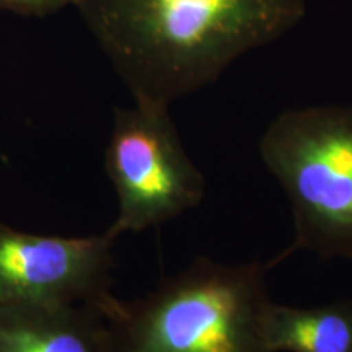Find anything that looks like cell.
I'll return each mask as SVG.
<instances>
[{
    "mask_svg": "<svg viewBox=\"0 0 352 352\" xmlns=\"http://www.w3.org/2000/svg\"><path fill=\"white\" fill-rule=\"evenodd\" d=\"M132 100L171 104L305 16V0H78Z\"/></svg>",
    "mask_w": 352,
    "mask_h": 352,
    "instance_id": "obj_1",
    "label": "cell"
},
{
    "mask_svg": "<svg viewBox=\"0 0 352 352\" xmlns=\"http://www.w3.org/2000/svg\"><path fill=\"white\" fill-rule=\"evenodd\" d=\"M266 270L197 258L139 300L116 297L103 315L109 352H270Z\"/></svg>",
    "mask_w": 352,
    "mask_h": 352,
    "instance_id": "obj_2",
    "label": "cell"
},
{
    "mask_svg": "<svg viewBox=\"0 0 352 352\" xmlns=\"http://www.w3.org/2000/svg\"><path fill=\"white\" fill-rule=\"evenodd\" d=\"M259 155L294 215L292 243L267 270L296 252L352 259V108L284 111L264 131Z\"/></svg>",
    "mask_w": 352,
    "mask_h": 352,
    "instance_id": "obj_3",
    "label": "cell"
},
{
    "mask_svg": "<svg viewBox=\"0 0 352 352\" xmlns=\"http://www.w3.org/2000/svg\"><path fill=\"white\" fill-rule=\"evenodd\" d=\"M104 170L118 199L108 233L114 240L178 217L201 204L206 179L184 151L170 104L134 100L116 108Z\"/></svg>",
    "mask_w": 352,
    "mask_h": 352,
    "instance_id": "obj_4",
    "label": "cell"
},
{
    "mask_svg": "<svg viewBox=\"0 0 352 352\" xmlns=\"http://www.w3.org/2000/svg\"><path fill=\"white\" fill-rule=\"evenodd\" d=\"M114 243L108 232L43 235L0 222V305H90L104 315L116 300Z\"/></svg>",
    "mask_w": 352,
    "mask_h": 352,
    "instance_id": "obj_5",
    "label": "cell"
},
{
    "mask_svg": "<svg viewBox=\"0 0 352 352\" xmlns=\"http://www.w3.org/2000/svg\"><path fill=\"white\" fill-rule=\"evenodd\" d=\"M0 352H109L107 320L90 305H0Z\"/></svg>",
    "mask_w": 352,
    "mask_h": 352,
    "instance_id": "obj_6",
    "label": "cell"
},
{
    "mask_svg": "<svg viewBox=\"0 0 352 352\" xmlns=\"http://www.w3.org/2000/svg\"><path fill=\"white\" fill-rule=\"evenodd\" d=\"M261 338L270 352H352V300L311 308L270 302Z\"/></svg>",
    "mask_w": 352,
    "mask_h": 352,
    "instance_id": "obj_7",
    "label": "cell"
},
{
    "mask_svg": "<svg viewBox=\"0 0 352 352\" xmlns=\"http://www.w3.org/2000/svg\"><path fill=\"white\" fill-rule=\"evenodd\" d=\"M77 3L78 0H0V8L21 16H47Z\"/></svg>",
    "mask_w": 352,
    "mask_h": 352,
    "instance_id": "obj_8",
    "label": "cell"
}]
</instances>
